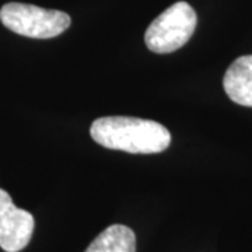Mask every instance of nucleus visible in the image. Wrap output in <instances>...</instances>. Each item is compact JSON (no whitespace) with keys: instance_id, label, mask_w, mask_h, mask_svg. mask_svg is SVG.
<instances>
[{"instance_id":"nucleus-4","label":"nucleus","mask_w":252,"mask_h":252,"mask_svg":"<svg viewBox=\"0 0 252 252\" xmlns=\"http://www.w3.org/2000/svg\"><path fill=\"white\" fill-rule=\"evenodd\" d=\"M32 215L18 209L9 193L0 189V248L6 252H20L30 244L34 233Z\"/></svg>"},{"instance_id":"nucleus-5","label":"nucleus","mask_w":252,"mask_h":252,"mask_svg":"<svg viewBox=\"0 0 252 252\" xmlns=\"http://www.w3.org/2000/svg\"><path fill=\"white\" fill-rule=\"evenodd\" d=\"M223 87L235 104L252 108V55L240 56L230 64L223 79Z\"/></svg>"},{"instance_id":"nucleus-1","label":"nucleus","mask_w":252,"mask_h":252,"mask_svg":"<svg viewBox=\"0 0 252 252\" xmlns=\"http://www.w3.org/2000/svg\"><path fill=\"white\" fill-rule=\"evenodd\" d=\"M95 143L132 154L161 153L171 143V133L161 124L132 117H104L93 122Z\"/></svg>"},{"instance_id":"nucleus-2","label":"nucleus","mask_w":252,"mask_h":252,"mask_svg":"<svg viewBox=\"0 0 252 252\" xmlns=\"http://www.w3.org/2000/svg\"><path fill=\"white\" fill-rule=\"evenodd\" d=\"M0 21L10 31L18 35L48 39L64 32L72 20L59 10H48L34 4L7 3L0 9Z\"/></svg>"},{"instance_id":"nucleus-3","label":"nucleus","mask_w":252,"mask_h":252,"mask_svg":"<svg viewBox=\"0 0 252 252\" xmlns=\"http://www.w3.org/2000/svg\"><path fill=\"white\" fill-rule=\"evenodd\" d=\"M198 24L195 10L187 1H177L162 11L144 34L146 46L154 54H171L185 45Z\"/></svg>"},{"instance_id":"nucleus-6","label":"nucleus","mask_w":252,"mask_h":252,"mask_svg":"<svg viewBox=\"0 0 252 252\" xmlns=\"http://www.w3.org/2000/svg\"><path fill=\"white\" fill-rule=\"evenodd\" d=\"M84 252H136V235L126 225H109Z\"/></svg>"}]
</instances>
